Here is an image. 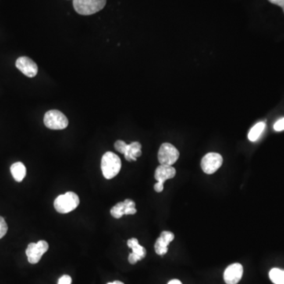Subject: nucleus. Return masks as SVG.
<instances>
[{"instance_id": "obj_1", "label": "nucleus", "mask_w": 284, "mask_h": 284, "mask_svg": "<svg viewBox=\"0 0 284 284\" xmlns=\"http://www.w3.org/2000/svg\"><path fill=\"white\" fill-rule=\"evenodd\" d=\"M122 168L121 160L115 153L107 152L101 160V171L106 179L115 178Z\"/></svg>"}, {"instance_id": "obj_2", "label": "nucleus", "mask_w": 284, "mask_h": 284, "mask_svg": "<svg viewBox=\"0 0 284 284\" xmlns=\"http://www.w3.org/2000/svg\"><path fill=\"white\" fill-rule=\"evenodd\" d=\"M80 204L79 196L74 192H66L56 197L54 201V207L58 213L66 214L78 208Z\"/></svg>"}, {"instance_id": "obj_3", "label": "nucleus", "mask_w": 284, "mask_h": 284, "mask_svg": "<svg viewBox=\"0 0 284 284\" xmlns=\"http://www.w3.org/2000/svg\"><path fill=\"white\" fill-rule=\"evenodd\" d=\"M107 0H73L74 8L82 15L97 13L105 7Z\"/></svg>"}, {"instance_id": "obj_4", "label": "nucleus", "mask_w": 284, "mask_h": 284, "mask_svg": "<svg viewBox=\"0 0 284 284\" xmlns=\"http://www.w3.org/2000/svg\"><path fill=\"white\" fill-rule=\"evenodd\" d=\"M44 122L46 127L55 130L66 129L69 124L66 115L58 110L47 111L44 117Z\"/></svg>"}, {"instance_id": "obj_5", "label": "nucleus", "mask_w": 284, "mask_h": 284, "mask_svg": "<svg viewBox=\"0 0 284 284\" xmlns=\"http://www.w3.org/2000/svg\"><path fill=\"white\" fill-rule=\"evenodd\" d=\"M179 158V152L173 145L164 143L158 152V161L163 165L172 166Z\"/></svg>"}, {"instance_id": "obj_6", "label": "nucleus", "mask_w": 284, "mask_h": 284, "mask_svg": "<svg viewBox=\"0 0 284 284\" xmlns=\"http://www.w3.org/2000/svg\"><path fill=\"white\" fill-rule=\"evenodd\" d=\"M48 243L46 241L40 240L37 243H30L26 249V256L30 264H37L44 253L48 250Z\"/></svg>"}, {"instance_id": "obj_7", "label": "nucleus", "mask_w": 284, "mask_h": 284, "mask_svg": "<svg viewBox=\"0 0 284 284\" xmlns=\"http://www.w3.org/2000/svg\"><path fill=\"white\" fill-rule=\"evenodd\" d=\"M223 164V157L217 153H209L206 154L200 162V166L204 173L208 175L215 173Z\"/></svg>"}, {"instance_id": "obj_8", "label": "nucleus", "mask_w": 284, "mask_h": 284, "mask_svg": "<svg viewBox=\"0 0 284 284\" xmlns=\"http://www.w3.org/2000/svg\"><path fill=\"white\" fill-rule=\"evenodd\" d=\"M15 65L23 75L29 78H34L38 73V66L37 64L28 57L22 56L18 58Z\"/></svg>"}, {"instance_id": "obj_9", "label": "nucleus", "mask_w": 284, "mask_h": 284, "mask_svg": "<svg viewBox=\"0 0 284 284\" xmlns=\"http://www.w3.org/2000/svg\"><path fill=\"white\" fill-rule=\"evenodd\" d=\"M243 267L239 263L231 264L226 268L224 274V279L227 284H237L242 279Z\"/></svg>"}, {"instance_id": "obj_10", "label": "nucleus", "mask_w": 284, "mask_h": 284, "mask_svg": "<svg viewBox=\"0 0 284 284\" xmlns=\"http://www.w3.org/2000/svg\"><path fill=\"white\" fill-rule=\"evenodd\" d=\"M127 246L132 249V253H129L128 260L131 264H135L139 260H141L146 256V250L139 244L138 240L135 238L128 240Z\"/></svg>"}, {"instance_id": "obj_11", "label": "nucleus", "mask_w": 284, "mask_h": 284, "mask_svg": "<svg viewBox=\"0 0 284 284\" xmlns=\"http://www.w3.org/2000/svg\"><path fill=\"white\" fill-rule=\"evenodd\" d=\"M175 239V235L171 232H163L156 241L155 251L160 256L165 255L168 251V245Z\"/></svg>"}, {"instance_id": "obj_12", "label": "nucleus", "mask_w": 284, "mask_h": 284, "mask_svg": "<svg viewBox=\"0 0 284 284\" xmlns=\"http://www.w3.org/2000/svg\"><path fill=\"white\" fill-rule=\"evenodd\" d=\"M176 175V170L170 165H161L156 169L155 179L157 182L164 183L168 179H173Z\"/></svg>"}, {"instance_id": "obj_13", "label": "nucleus", "mask_w": 284, "mask_h": 284, "mask_svg": "<svg viewBox=\"0 0 284 284\" xmlns=\"http://www.w3.org/2000/svg\"><path fill=\"white\" fill-rule=\"evenodd\" d=\"M141 154V144L140 142L134 141L126 146L123 155L125 156L126 161L132 162L137 161V159L140 157Z\"/></svg>"}, {"instance_id": "obj_14", "label": "nucleus", "mask_w": 284, "mask_h": 284, "mask_svg": "<svg viewBox=\"0 0 284 284\" xmlns=\"http://www.w3.org/2000/svg\"><path fill=\"white\" fill-rule=\"evenodd\" d=\"M11 172L15 181L19 182H22L26 175V166L21 162L15 163L11 165Z\"/></svg>"}, {"instance_id": "obj_15", "label": "nucleus", "mask_w": 284, "mask_h": 284, "mask_svg": "<svg viewBox=\"0 0 284 284\" xmlns=\"http://www.w3.org/2000/svg\"><path fill=\"white\" fill-rule=\"evenodd\" d=\"M265 126V122H260L256 124L255 126L252 127V129L248 133L249 140L250 141H256V140H258L260 135L262 134L263 132H264Z\"/></svg>"}, {"instance_id": "obj_16", "label": "nucleus", "mask_w": 284, "mask_h": 284, "mask_svg": "<svg viewBox=\"0 0 284 284\" xmlns=\"http://www.w3.org/2000/svg\"><path fill=\"white\" fill-rule=\"evenodd\" d=\"M269 278L274 284H284V270L272 268L269 271Z\"/></svg>"}, {"instance_id": "obj_17", "label": "nucleus", "mask_w": 284, "mask_h": 284, "mask_svg": "<svg viewBox=\"0 0 284 284\" xmlns=\"http://www.w3.org/2000/svg\"><path fill=\"white\" fill-rule=\"evenodd\" d=\"M125 208L126 205L124 201L118 202L111 209V214L114 218L120 219L122 216L125 215Z\"/></svg>"}, {"instance_id": "obj_18", "label": "nucleus", "mask_w": 284, "mask_h": 284, "mask_svg": "<svg viewBox=\"0 0 284 284\" xmlns=\"http://www.w3.org/2000/svg\"><path fill=\"white\" fill-rule=\"evenodd\" d=\"M8 226L4 217H0V239L5 236L8 232Z\"/></svg>"}, {"instance_id": "obj_19", "label": "nucleus", "mask_w": 284, "mask_h": 284, "mask_svg": "<svg viewBox=\"0 0 284 284\" xmlns=\"http://www.w3.org/2000/svg\"><path fill=\"white\" fill-rule=\"evenodd\" d=\"M126 146H127V144H126V142L122 140H118L115 141V149L117 151L119 152L122 154H124L125 150H126Z\"/></svg>"}, {"instance_id": "obj_20", "label": "nucleus", "mask_w": 284, "mask_h": 284, "mask_svg": "<svg viewBox=\"0 0 284 284\" xmlns=\"http://www.w3.org/2000/svg\"><path fill=\"white\" fill-rule=\"evenodd\" d=\"M275 131L280 132L284 130V118H280L279 120L277 121L273 126Z\"/></svg>"}, {"instance_id": "obj_21", "label": "nucleus", "mask_w": 284, "mask_h": 284, "mask_svg": "<svg viewBox=\"0 0 284 284\" xmlns=\"http://www.w3.org/2000/svg\"><path fill=\"white\" fill-rule=\"evenodd\" d=\"M71 282H72V279L68 275H62L58 281V284H71Z\"/></svg>"}, {"instance_id": "obj_22", "label": "nucleus", "mask_w": 284, "mask_h": 284, "mask_svg": "<svg viewBox=\"0 0 284 284\" xmlns=\"http://www.w3.org/2000/svg\"><path fill=\"white\" fill-rule=\"evenodd\" d=\"M126 205V204H125ZM137 212V209L135 207H127L126 205L125 208V215H133L135 213Z\"/></svg>"}, {"instance_id": "obj_23", "label": "nucleus", "mask_w": 284, "mask_h": 284, "mask_svg": "<svg viewBox=\"0 0 284 284\" xmlns=\"http://www.w3.org/2000/svg\"><path fill=\"white\" fill-rule=\"evenodd\" d=\"M154 189L157 193H161L164 190V183L161 182H157L154 186Z\"/></svg>"}, {"instance_id": "obj_24", "label": "nucleus", "mask_w": 284, "mask_h": 284, "mask_svg": "<svg viewBox=\"0 0 284 284\" xmlns=\"http://www.w3.org/2000/svg\"><path fill=\"white\" fill-rule=\"evenodd\" d=\"M268 1L272 4H275V5L279 6V7L282 8L284 13V0H268Z\"/></svg>"}, {"instance_id": "obj_25", "label": "nucleus", "mask_w": 284, "mask_h": 284, "mask_svg": "<svg viewBox=\"0 0 284 284\" xmlns=\"http://www.w3.org/2000/svg\"><path fill=\"white\" fill-rule=\"evenodd\" d=\"M168 284H182L181 281L179 279H172V280L170 281Z\"/></svg>"}, {"instance_id": "obj_26", "label": "nucleus", "mask_w": 284, "mask_h": 284, "mask_svg": "<svg viewBox=\"0 0 284 284\" xmlns=\"http://www.w3.org/2000/svg\"><path fill=\"white\" fill-rule=\"evenodd\" d=\"M107 284H124L123 282H121V281H114V282H108V283Z\"/></svg>"}]
</instances>
